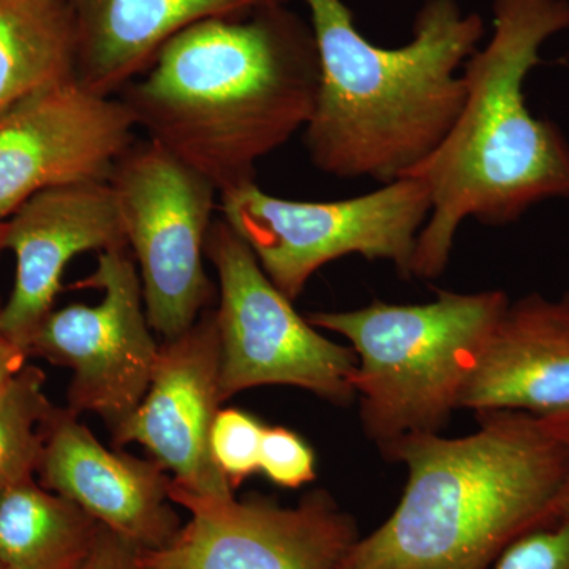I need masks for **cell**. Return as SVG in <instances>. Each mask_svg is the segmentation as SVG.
I'll return each mask as SVG.
<instances>
[{
    "mask_svg": "<svg viewBox=\"0 0 569 569\" xmlns=\"http://www.w3.org/2000/svg\"><path fill=\"white\" fill-rule=\"evenodd\" d=\"M318 78L310 22L279 3L190 26L116 97L220 194L254 182L258 162L305 129Z\"/></svg>",
    "mask_w": 569,
    "mask_h": 569,
    "instance_id": "1",
    "label": "cell"
},
{
    "mask_svg": "<svg viewBox=\"0 0 569 569\" xmlns=\"http://www.w3.org/2000/svg\"><path fill=\"white\" fill-rule=\"evenodd\" d=\"M477 415L471 436L410 433L381 449L406 463V490L342 569H490L512 542L560 522V441L523 411Z\"/></svg>",
    "mask_w": 569,
    "mask_h": 569,
    "instance_id": "2",
    "label": "cell"
},
{
    "mask_svg": "<svg viewBox=\"0 0 569 569\" xmlns=\"http://www.w3.org/2000/svg\"><path fill=\"white\" fill-rule=\"evenodd\" d=\"M316 37L320 78L305 142L318 170L389 183L425 162L466 103L463 63L485 20L458 0H426L413 36L377 47L356 28L343 0H302Z\"/></svg>",
    "mask_w": 569,
    "mask_h": 569,
    "instance_id": "3",
    "label": "cell"
},
{
    "mask_svg": "<svg viewBox=\"0 0 569 569\" xmlns=\"http://www.w3.org/2000/svg\"><path fill=\"white\" fill-rule=\"evenodd\" d=\"M492 13L488 43L463 63L458 121L407 174L426 182L432 201L411 261L418 279L443 274L463 220L503 227L541 201H569V142L523 96L542 44L569 29V0H493Z\"/></svg>",
    "mask_w": 569,
    "mask_h": 569,
    "instance_id": "4",
    "label": "cell"
},
{
    "mask_svg": "<svg viewBox=\"0 0 569 569\" xmlns=\"http://www.w3.org/2000/svg\"><path fill=\"white\" fill-rule=\"evenodd\" d=\"M505 291L438 290L426 305L376 301L350 312H316L307 321L351 343L355 396L367 436L385 449L410 433L440 432L493 326L509 306Z\"/></svg>",
    "mask_w": 569,
    "mask_h": 569,
    "instance_id": "5",
    "label": "cell"
},
{
    "mask_svg": "<svg viewBox=\"0 0 569 569\" xmlns=\"http://www.w3.org/2000/svg\"><path fill=\"white\" fill-rule=\"evenodd\" d=\"M219 197L224 222L291 301L310 277L347 254L391 261L408 279L418 236L432 209L426 182L415 176L347 200H283L263 192L257 182Z\"/></svg>",
    "mask_w": 569,
    "mask_h": 569,
    "instance_id": "6",
    "label": "cell"
},
{
    "mask_svg": "<svg viewBox=\"0 0 569 569\" xmlns=\"http://www.w3.org/2000/svg\"><path fill=\"white\" fill-rule=\"evenodd\" d=\"M123 233L140 266L152 331L173 339L211 309L204 269L216 187L159 142L134 140L110 176Z\"/></svg>",
    "mask_w": 569,
    "mask_h": 569,
    "instance_id": "7",
    "label": "cell"
},
{
    "mask_svg": "<svg viewBox=\"0 0 569 569\" xmlns=\"http://www.w3.org/2000/svg\"><path fill=\"white\" fill-rule=\"evenodd\" d=\"M206 258L219 279L222 402L246 389L287 385L348 406L358 367L353 348L331 342L299 316L223 219L213 220Z\"/></svg>",
    "mask_w": 569,
    "mask_h": 569,
    "instance_id": "8",
    "label": "cell"
},
{
    "mask_svg": "<svg viewBox=\"0 0 569 569\" xmlns=\"http://www.w3.org/2000/svg\"><path fill=\"white\" fill-rule=\"evenodd\" d=\"M78 287L102 291V301L52 310L33 332L28 355L70 369L67 408L77 417L99 415L112 436L144 399L160 346L129 247L99 253L96 271Z\"/></svg>",
    "mask_w": 569,
    "mask_h": 569,
    "instance_id": "9",
    "label": "cell"
},
{
    "mask_svg": "<svg viewBox=\"0 0 569 569\" xmlns=\"http://www.w3.org/2000/svg\"><path fill=\"white\" fill-rule=\"evenodd\" d=\"M134 121L118 97L78 80L29 93L0 110V220L33 194L80 182H108L134 138Z\"/></svg>",
    "mask_w": 569,
    "mask_h": 569,
    "instance_id": "10",
    "label": "cell"
},
{
    "mask_svg": "<svg viewBox=\"0 0 569 569\" xmlns=\"http://www.w3.org/2000/svg\"><path fill=\"white\" fill-rule=\"evenodd\" d=\"M170 498L190 520L160 552L181 569H342L361 538L325 490L293 508L190 496L171 486Z\"/></svg>",
    "mask_w": 569,
    "mask_h": 569,
    "instance_id": "11",
    "label": "cell"
},
{
    "mask_svg": "<svg viewBox=\"0 0 569 569\" xmlns=\"http://www.w3.org/2000/svg\"><path fill=\"white\" fill-rule=\"evenodd\" d=\"M222 403L220 337L211 307L181 336L163 340L144 399L111 438L119 448L134 441L148 449L171 473V488L231 498L234 489L211 452V430Z\"/></svg>",
    "mask_w": 569,
    "mask_h": 569,
    "instance_id": "12",
    "label": "cell"
},
{
    "mask_svg": "<svg viewBox=\"0 0 569 569\" xmlns=\"http://www.w3.org/2000/svg\"><path fill=\"white\" fill-rule=\"evenodd\" d=\"M121 247L129 244L110 182L69 183L33 194L7 219L6 249L17 258V276L0 307V336L28 353L33 332L54 310L70 261Z\"/></svg>",
    "mask_w": 569,
    "mask_h": 569,
    "instance_id": "13",
    "label": "cell"
},
{
    "mask_svg": "<svg viewBox=\"0 0 569 569\" xmlns=\"http://www.w3.org/2000/svg\"><path fill=\"white\" fill-rule=\"evenodd\" d=\"M37 473L44 489L73 501L138 549H164L181 530L170 475L156 460L103 447L69 408L56 407L48 419Z\"/></svg>",
    "mask_w": 569,
    "mask_h": 569,
    "instance_id": "14",
    "label": "cell"
},
{
    "mask_svg": "<svg viewBox=\"0 0 569 569\" xmlns=\"http://www.w3.org/2000/svg\"><path fill=\"white\" fill-rule=\"evenodd\" d=\"M459 408L549 417L569 410V291L509 302L493 326Z\"/></svg>",
    "mask_w": 569,
    "mask_h": 569,
    "instance_id": "15",
    "label": "cell"
},
{
    "mask_svg": "<svg viewBox=\"0 0 569 569\" xmlns=\"http://www.w3.org/2000/svg\"><path fill=\"white\" fill-rule=\"evenodd\" d=\"M290 0H69L77 21V80L116 97L173 37L211 18L246 17Z\"/></svg>",
    "mask_w": 569,
    "mask_h": 569,
    "instance_id": "16",
    "label": "cell"
},
{
    "mask_svg": "<svg viewBox=\"0 0 569 569\" xmlns=\"http://www.w3.org/2000/svg\"><path fill=\"white\" fill-rule=\"evenodd\" d=\"M102 523L33 478L0 496V569H80Z\"/></svg>",
    "mask_w": 569,
    "mask_h": 569,
    "instance_id": "17",
    "label": "cell"
},
{
    "mask_svg": "<svg viewBox=\"0 0 569 569\" xmlns=\"http://www.w3.org/2000/svg\"><path fill=\"white\" fill-rule=\"evenodd\" d=\"M77 21L69 0H0V110L77 80Z\"/></svg>",
    "mask_w": 569,
    "mask_h": 569,
    "instance_id": "18",
    "label": "cell"
},
{
    "mask_svg": "<svg viewBox=\"0 0 569 569\" xmlns=\"http://www.w3.org/2000/svg\"><path fill=\"white\" fill-rule=\"evenodd\" d=\"M43 370L24 366L0 395V496L33 478L56 407L44 395Z\"/></svg>",
    "mask_w": 569,
    "mask_h": 569,
    "instance_id": "19",
    "label": "cell"
},
{
    "mask_svg": "<svg viewBox=\"0 0 569 569\" xmlns=\"http://www.w3.org/2000/svg\"><path fill=\"white\" fill-rule=\"evenodd\" d=\"M266 426L247 411L219 410L211 430L213 462L228 479L231 488L260 471L261 440Z\"/></svg>",
    "mask_w": 569,
    "mask_h": 569,
    "instance_id": "20",
    "label": "cell"
},
{
    "mask_svg": "<svg viewBox=\"0 0 569 569\" xmlns=\"http://www.w3.org/2000/svg\"><path fill=\"white\" fill-rule=\"evenodd\" d=\"M260 471L280 488H301L317 478L316 452L293 430L266 426Z\"/></svg>",
    "mask_w": 569,
    "mask_h": 569,
    "instance_id": "21",
    "label": "cell"
},
{
    "mask_svg": "<svg viewBox=\"0 0 569 569\" xmlns=\"http://www.w3.org/2000/svg\"><path fill=\"white\" fill-rule=\"evenodd\" d=\"M490 569H569V523L559 522L518 539Z\"/></svg>",
    "mask_w": 569,
    "mask_h": 569,
    "instance_id": "22",
    "label": "cell"
},
{
    "mask_svg": "<svg viewBox=\"0 0 569 569\" xmlns=\"http://www.w3.org/2000/svg\"><path fill=\"white\" fill-rule=\"evenodd\" d=\"M141 549L107 527H100L99 537L80 569H137Z\"/></svg>",
    "mask_w": 569,
    "mask_h": 569,
    "instance_id": "23",
    "label": "cell"
},
{
    "mask_svg": "<svg viewBox=\"0 0 569 569\" xmlns=\"http://www.w3.org/2000/svg\"><path fill=\"white\" fill-rule=\"evenodd\" d=\"M539 419H541L542 426L548 429L550 436L560 441L561 447L565 448L568 455V473L567 479H565L563 493H561L560 522L569 523V410Z\"/></svg>",
    "mask_w": 569,
    "mask_h": 569,
    "instance_id": "24",
    "label": "cell"
},
{
    "mask_svg": "<svg viewBox=\"0 0 569 569\" xmlns=\"http://www.w3.org/2000/svg\"><path fill=\"white\" fill-rule=\"evenodd\" d=\"M26 358H28V353L22 348L0 336V395L6 391L10 381L26 366Z\"/></svg>",
    "mask_w": 569,
    "mask_h": 569,
    "instance_id": "25",
    "label": "cell"
},
{
    "mask_svg": "<svg viewBox=\"0 0 569 569\" xmlns=\"http://www.w3.org/2000/svg\"><path fill=\"white\" fill-rule=\"evenodd\" d=\"M137 569H181L160 550H141Z\"/></svg>",
    "mask_w": 569,
    "mask_h": 569,
    "instance_id": "26",
    "label": "cell"
},
{
    "mask_svg": "<svg viewBox=\"0 0 569 569\" xmlns=\"http://www.w3.org/2000/svg\"><path fill=\"white\" fill-rule=\"evenodd\" d=\"M7 220H0V252L6 249Z\"/></svg>",
    "mask_w": 569,
    "mask_h": 569,
    "instance_id": "27",
    "label": "cell"
}]
</instances>
